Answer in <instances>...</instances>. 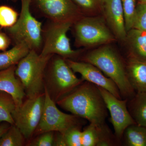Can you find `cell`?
<instances>
[{
    "label": "cell",
    "mask_w": 146,
    "mask_h": 146,
    "mask_svg": "<svg viewBox=\"0 0 146 146\" xmlns=\"http://www.w3.org/2000/svg\"><path fill=\"white\" fill-rule=\"evenodd\" d=\"M54 132L48 131L39 134V137L29 144L31 146H52L54 140Z\"/></svg>",
    "instance_id": "obj_28"
},
{
    "label": "cell",
    "mask_w": 146,
    "mask_h": 146,
    "mask_svg": "<svg viewBox=\"0 0 146 146\" xmlns=\"http://www.w3.org/2000/svg\"><path fill=\"white\" fill-rule=\"evenodd\" d=\"M44 93L28 98L12 113L14 125L19 129L25 139H30L39 125L44 108Z\"/></svg>",
    "instance_id": "obj_9"
},
{
    "label": "cell",
    "mask_w": 146,
    "mask_h": 146,
    "mask_svg": "<svg viewBox=\"0 0 146 146\" xmlns=\"http://www.w3.org/2000/svg\"><path fill=\"white\" fill-rule=\"evenodd\" d=\"M82 15L85 16L102 15L106 0H72Z\"/></svg>",
    "instance_id": "obj_21"
},
{
    "label": "cell",
    "mask_w": 146,
    "mask_h": 146,
    "mask_svg": "<svg viewBox=\"0 0 146 146\" xmlns=\"http://www.w3.org/2000/svg\"><path fill=\"white\" fill-rule=\"evenodd\" d=\"M106 135L105 123L96 125L89 123L82 131V146H99Z\"/></svg>",
    "instance_id": "obj_18"
},
{
    "label": "cell",
    "mask_w": 146,
    "mask_h": 146,
    "mask_svg": "<svg viewBox=\"0 0 146 146\" xmlns=\"http://www.w3.org/2000/svg\"><path fill=\"white\" fill-rule=\"evenodd\" d=\"M123 43L126 60L146 63V31L132 28L127 32Z\"/></svg>",
    "instance_id": "obj_14"
},
{
    "label": "cell",
    "mask_w": 146,
    "mask_h": 146,
    "mask_svg": "<svg viewBox=\"0 0 146 146\" xmlns=\"http://www.w3.org/2000/svg\"><path fill=\"white\" fill-rule=\"evenodd\" d=\"M129 81L136 92L146 91V63L126 60Z\"/></svg>",
    "instance_id": "obj_16"
},
{
    "label": "cell",
    "mask_w": 146,
    "mask_h": 146,
    "mask_svg": "<svg viewBox=\"0 0 146 146\" xmlns=\"http://www.w3.org/2000/svg\"><path fill=\"white\" fill-rule=\"evenodd\" d=\"M25 139L19 129L11 125L0 138V146H23Z\"/></svg>",
    "instance_id": "obj_23"
},
{
    "label": "cell",
    "mask_w": 146,
    "mask_h": 146,
    "mask_svg": "<svg viewBox=\"0 0 146 146\" xmlns=\"http://www.w3.org/2000/svg\"><path fill=\"white\" fill-rule=\"evenodd\" d=\"M45 100L40 122L35 133L39 134L48 132H59L64 134L68 131L82 125L80 118L60 111L50 96L45 86Z\"/></svg>",
    "instance_id": "obj_7"
},
{
    "label": "cell",
    "mask_w": 146,
    "mask_h": 146,
    "mask_svg": "<svg viewBox=\"0 0 146 146\" xmlns=\"http://www.w3.org/2000/svg\"><path fill=\"white\" fill-rule=\"evenodd\" d=\"M61 108L96 125L105 123L108 110L98 87L84 81L56 102Z\"/></svg>",
    "instance_id": "obj_1"
},
{
    "label": "cell",
    "mask_w": 146,
    "mask_h": 146,
    "mask_svg": "<svg viewBox=\"0 0 146 146\" xmlns=\"http://www.w3.org/2000/svg\"><path fill=\"white\" fill-rule=\"evenodd\" d=\"M132 28L146 31V3H138Z\"/></svg>",
    "instance_id": "obj_26"
},
{
    "label": "cell",
    "mask_w": 146,
    "mask_h": 146,
    "mask_svg": "<svg viewBox=\"0 0 146 146\" xmlns=\"http://www.w3.org/2000/svg\"><path fill=\"white\" fill-rule=\"evenodd\" d=\"M126 146H146V127L137 124L129 126L121 141Z\"/></svg>",
    "instance_id": "obj_20"
},
{
    "label": "cell",
    "mask_w": 146,
    "mask_h": 146,
    "mask_svg": "<svg viewBox=\"0 0 146 146\" xmlns=\"http://www.w3.org/2000/svg\"><path fill=\"white\" fill-rule=\"evenodd\" d=\"M16 107L12 97L7 93L0 91V122L14 125L12 113Z\"/></svg>",
    "instance_id": "obj_22"
},
{
    "label": "cell",
    "mask_w": 146,
    "mask_h": 146,
    "mask_svg": "<svg viewBox=\"0 0 146 146\" xmlns=\"http://www.w3.org/2000/svg\"><path fill=\"white\" fill-rule=\"evenodd\" d=\"M82 61L94 65L112 80L123 99H129L136 94L128 78L126 60L110 44L102 45L87 53Z\"/></svg>",
    "instance_id": "obj_2"
},
{
    "label": "cell",
    "mask_w": 146,
    "mask_h": 146,
    "mask_svg": "<svg viewBox=\"0 0 146 146\" xmlns=\"http://www.w3.org/2000/svg\"><path fill=\"white\" fill-rule=\"evenodd\" d=\"M18 16L17 12L11 7L0 6V26L7 28L12 27L17 22Z\"/></svg>",
    "instance_id": "obj_25"
},
{
    "label": "cell",
    "mask_w": 146,
    "mask_h": 146,
    "mask_svg": "<svg viewBox=\"0 0 146 146\" xmlns=\"http://www.w3.org/2000/svg\"><path fill=\"white\" fill-rule=\"evenodd\" d=\"M102 15L117 40L123 42L127 31L121 0H106Z\"/></svg>",
    "instance_id": "obj_13"
},
{
    "label": "cell",
    "mask_w": 146,
    "mask_h": 146,
    "mask_svg": "<svg viewBox=\"0 0 146 146\" xmlns=\"http://www.w3.org/2000/svg\"><path fill=\"white\" fill-rule=\"evenodd\" d=\"M9 44V40L5 34L0 33V50H5Z\"/></svg>",
    "instance_id": "obj_30"
},
{
    "label": "cell",
    "mask_w": 146,
    "mask_h": 146,
    "mask_svg": "<svg viewBox=\"0 0 146 146\" xmlns=\"http://www.w3.org/2000/svg\"><path fill=\"white\" fill-rule=\"evenodd\" d=\"M74 25L76 44L79 47L110 44L117 40L102 15L82 16Z\"/></svg>",
    "instance_id": "obj_4"
},
{
    "label": "cell",
    "mask_w": 146,
    "mask_h": 146,
    "mask_svg": "<svg viewBox=\"0 0 146 146\" xmlns=\"http://www.w3.org/2000/svg\"><path fill=\"white\" fill-rule=\"evenodd\" d=\"M8 1H9V0H8ZM11 1H14V0H11Z\"/></svg>",
    "instance_id": "obj_33"
},
{
    "label": "cell",
    "mask_w": 146,
    "mask_h": 146,
    "mask_svg": "<svg viewBox=\"0 0 146 146\" xmlns=\"http://www.w3.org/2000/svg\"><path fill=\"white\" fill-rule=\"evenodd\" d=\"M98 87L110 113V122L114 128V134L118 141L120 143L121 142L126 129L129 126L136 124L128 110V99H120L107 90L99 86Z\"/></svg>",
    "instance_id": "obj_10"
},
{
    "label": "cell",
    "mask_w": 146,
    "mask_h": 146,
    "mask_svg": "<svg viewBox=\"0 0 146 146\" xmlns=\"http://www.w3.org/2000/svg\"><path fill=\"white\" fill-rule=\"evenodd\" d=\"M65 60L74 72L78 73L81 75L83 81L94 84L107 90L118 98L123 99L115 82L96 67L84 61H76L70 59Z\"/></svg>",
    "instance_id": "obj_11"
},
{
    "label": "cell",
    "mask_w": 146,
    "mask_h": 146,
    "mask_svg": "<svg viewBox=\"0 0 146 146\" xmlns=\"http://www.w3.org/2000/svg\"><path fill=\"white\" fill-rule=\"evenodd\" d=\"M32 0H21L19 19L7 31L16 44L26 45L30 50L39 49L42 45V24L32 15L30 11Z\"/></svg>",
    "instance_id": "obj_5"
},
{
    "label": "cell",
    "mask_w": 146,
    "mask_h": 146,
    "mask_svg": "<svg viewBox=\"0 0 146 146\" xmlns=\"http://www.w3.org/2000/svg\"><path fill=\"white\" fill-rule=\"evenodd\" d=\"M16 65H14L0 71V91L10 95L16 107L23 103L26 96L22 82L16 77Z\"/></svg>",
    "instance_id": "obj_15"
},
{
    "label": "cell",
    "mask_w": 146,
    "mask_h": 146,
    "mask_svg": "<svg viewBox=\"0 0 146 146\" xmlns=\"http://www.w3.org/2000/svg\"><path fill=\"white\" fill-rule=\"evenodd\" d=\"M127 31L133 28L138 0H121Z\"/></svg>",
    "instance_id": "obj_24"
},
{
    "label": "cell",
    "mask_w": 146,
    "mask_h": 146,
    "mask_svg": "<svg viewBox=\"0 0 146 146\" xmlns=\"http://www.w3.org/2000/svg\"><path fill=\"white\" fill-rule=\"evenodd\" d=\"M53 55L43 56L31 50L16 66L15 73L28 98L44 93L45 69Z\"/></svg>",
    "instance_id": "obj_3"
},
{
    "label": "cell",
    "mask_w": 146,
    "mask_h": 146,
    "mask_svg": "<svg viewBox=\"0 0 146 146\" xmlns=\"http://www.w3.org/2000/svg\"><path fill=\"white\" fill-rule=\"evenodd\" d=\"M138 3H146V0H138Z\"/></svg>",
    "instance_id": "obj_32"
},
{
    "label": "cell",
    "mask_w": 146,
    "mask_h": 146,
    "mask_svg": "<svg viewBox=\"0 0 146 146\" xmlns=\"http://www.w3.org/2000/svg\"><path fill=\"white\" fill-rule=\"evenodd\" d=\"M82 131L80 127H76L63 134L67 146H82Z\"/></svg>",
    "instance_id": "obj_27"
},
{
    "label": "cell",
    "mask_w": 146,
    "mask_h": 146,
    "mask_svg": "<svg viewBox=\"0 0 146 146\" xmlns=\"http://www.w3.org/2000/svg\"><path fill=\"white\" fill-rule=\"evenodd\" d=\"M39 9L53 22H75L82 15L72 0H36Z\"/></svg>",
    "instance_id": "obj_12"
},
{
    "label": "cell",
    "mask_w": 146,
    "mask_h": 146,
    "mask_svg": "<svg viewBox=\"0 0 146 146\" xmlns=\"http://www.w3.org/2000/svg\"><path fill=\"white\" fill-rule=\"evenodd\" d=\"M127 107L136 123L146 127V91L136 92L128 100Z\"/></svg>",
    "instance_id": "obj_17"
},
{
    "label": "cell",
    "mask_w": 146,
    "mask_h": 146,
    "mask_svg": "<svg viewBox=\"0 0 146 146\" xmlns=\"http://www.w3.org/2000/svg\"><path fill=\"white\" fill-rule=\"evenodd\" d=\"M30 50L25 44H16L9 50L0 53V71L18 64Z\"/></svg>",
    "instance_id": "obj_19"
},
{
    "label": "cell",
    "mask_w": 146,
    "mask_h": 146,
    "mask_svg": "<svg viewBox=\"0 0 146 146\" xmlns=\"http://www.w3.org/2000/svg\"><path fill=\"white\" fill-rule=\"evenodd\" d=\"M74 23L72 21L54 22L45 35L44 43L40 54L43 56L56 54L64 59H70L80 52L71 48L67 33Z\"/></svg>",
    "instance_id": "obj_8"
},
{
    "label": "cell",
    "mask_w": 146,
    "mask_h": 146,
    "mask_svg": "<svg viewBox=\"0 0 146 146\" xmlns=\"http://www.w3.org/2000/svg\"><path fill=\"white\" fill-rule=\"evenodd\" d=\"M55 136L54 135L53 146H67L65 143L64 135L59 132H56Z\"/></svg>",
    "instance_id": "obj_29"
},
{
    "label": "cell",
    "mask_w": 146,
    "mask_h": 146,
    "mask_svg": "<svg viewBox=\"0 0 146 146\" xmlns=\"http://www.w3.org/2000/svg\"><path fill=\"white\" fill-rule=\"evenodd\" d=\"M84 81L60 56L53 60L45 85L50 96L56 103Z\"/></svg>",
    "instance_id": "obj_6"
},
{
    "label": "cell",
    "mask_w": 146,
    "mask_h": 146,
    "mask_svg": "<svg viewBox=\"0 0 146 146\" xmlns=\"http://www.w3.org/2000/svg\"><path fill=\"white\" fill-rule=\"evenodd\" d=\"M10 124L8 123L5 122L3 123L1 125H0V138L3 136L7 129L9 128V127L10 126Z\"/></svg>",
    "instance_id": "obj_31"
}]
</instances>
